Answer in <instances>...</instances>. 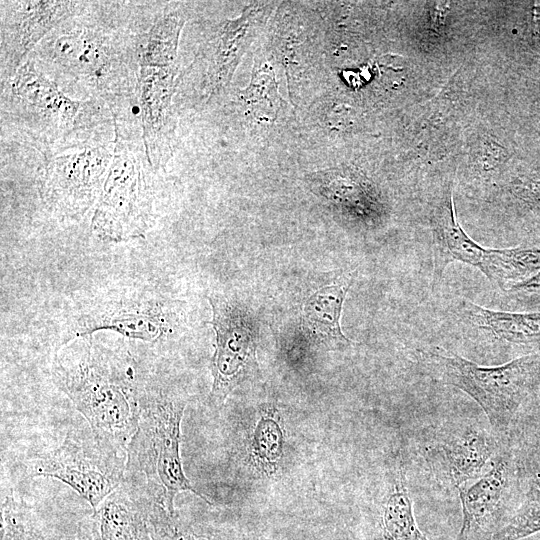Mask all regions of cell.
<instances>
[{
    "instance_id": "13",
    "label": "cell",
    "mask_w": 540,
    "mask_h": 540,
    "mask_svg": "<svg viewBox=\"0 0 540 540\" xmlns=\"http://www.w3.org/2000/svg\"><path fill=\"white\" fill-rule=\"evenodd\" d=\"M83 540H152L145 501L124 483L80 523Z\"/></svg>"
},
{
    "instance_id": "11",
    "label": "cell",
    "mask_w": 540,
    "mask_h": 540,
    "mask_svg": "<svg viewBox=\"0 0 540 540\" xmlns=\"http://www.w3.org/2000/svg\"><path fill=\"white\" fill-rule=\"evenodd\" d=\"M75 1H13L2 17L1 51L11 65L78 8Z\"/></svg>"
},
{
    "instance_id": "30",
    "label": "cell",
    "mask_w": 540,
    "mask_h": 540,
    "mask_svg": "<svg viewBox=\"0 0 540 540\" xmlns=\"http://www.w3.org/2000/svg\"><path fill=\"white\" fill-rule=\"evenodd\" d=\"M534 23L536 32L540 33V5H536L534 9Z\"/></svg>"
},
{
    "instance_id": "16",
    "label": "cell",
    "mask_w": 540,
    "mask_h": 540,
    "mask_svg": "<svg viewBox=\"0 0 540 540\" xmlns=\"http://www.w3.org/2000/svg\"><path fill=\"white\" fill-rule=\"evenodd\" d=\"M11 91L25 107L65 127L73 123L80 109V102L68 98L32 62L14 71Z\"/></svg>"
},
{
    "instance_id": "6",
    "label": "cell",
    "mask_w": 540,
    "mask_h": 540,
    "mask_svg": "<svg viewBox=\"0 0 540 540\" xmlns=\"http://www.w3.org/2000/svg\"><path fill=\"white\" fill-rule=\"evenodd\" d=\"M457 490L462 507V525L454 540H493L524 496L509 439L477 479Z\"/></svg>"
},
{
    "instance_id": "1",
    "label": "cell",
    "mask_w": 540,
    "mask_h": 540,
    "mask_svg": "<svg viewBox=\"0 0 540 540\" xmlns=\"http://www.w3.org/2000/svg\"><path fill=\"white\" fill-rule=\"evenodd\" d=\"M51 377L86 419L96 441L126 454L138 426L142 386L130 354L101 345L92 335L79 336L56 353Z\"/></svg>"
},
{
    "instance_id": "25",
    "label": "cell",
    "mask_w": 540,
    "mask_h": 540,
    "mask_svg": "<svg viewBox=\"0 0 540 540\" xmlns=\"http://www.w3.org/2000/svg\"><path fill=\"white\" fill-rule=\"evenodd\" d=\"M1 540H37L31 513L12 492L2 491Z\"/></svg>"
},
{
    "instance_id": "17",
    "label": "cell",
    "mask_w": 540,
    "mask_h": 540,
    "mask_svg": "<svg viewBox=\"0 0 540 540\" xmlns=\"http://www.w3.org/2000/svg\"><path fill=\"white\" fill-rule=\"evenodd\" d=\"M390 479L377 533L372 540H430L416 522L406 470L400 457L396 461Z\"/></svg>"
},
{
    "instance_id": "24",
    "label": "cell",
    "mask_w": 540,
    "mask_h": 540,
    "mask_svg": "<svg viewBox=\"0 0 540 540\" xmlns=\"http://www.w3.org/2000/svg\"><path fill=\"white\" fill-rule=\"evenodd\" d=\"M540 532V492L528 490L493 540H521Z\"/></svg>"
},
{
    "instance_id": "2",
    "label": "cell",
    "mask_w": 540,
    "mask_h": 540,
    "mask_svg": "<svg viewBox=\"0 0 540 540\" xmlns=\"http://www.w3.org/2000/svg\"><path fill=\"white\" fill-rule=\"evenodd\" d=\"M186 401L156 386H141L137 429L126 449L124 484L137 495L175 514L174 500L190 491L210 504L186 477L180 457Z\"/></svg>"
},
{
    "instance_id": "10",
    "label": "cell",
    "mask_w": 540,
    "mask_h": 540,
    "mask_svg": "<svg viewBox=\"0 0 540 540\" xmlns=\"http://www.w3.org/2000/svg\"><path fill=\"white\" fill-rule=\"evenodd\" d=\"M506 441L479 423L461 419L439 427L425 455L432 470L458 489L477 479Z\"/></svg>"
},
{
    "instance_id": "23",
    "label": "cell",
    "mask_w": 540,
    "mask_h": 540,
    "mask_svg": "<svg viewBox=\"0 0 540 540\" xmlns=\"http://www.w3.org/2000/svg\"><path fill=\"white\" fill-rule=\"evenodd\" d=\"M283 431L273 418L263 416L252 436L250 453L254 465L262 472H276L283 453Z\"/></svg>"
},
{
    "instance_id": "15",
    "label": "cell",
    "mask_w": 540,
    "mask_h": 540,
    "mask_svg": "<svg viewBox=\"0 0 540 540\" xmlns=\"http://www.w3.org/2000/svg\"><path fill=\"white\" fill-rule=\"evenodd\" d=\"M174 71L167 67H140V114L149 162L157 164L158 147L164 137L173 90Z\"/></svg>"
},
{
    "instance_id": "29",
    "label": "cell",
    "mask_w": 540,
    "mask_h": 540,
    "mask_svg": "<svg viewBox=\"0 0 540 540\" xmlns=\"http://www.w3.org/2000/svg\"><path fill=\"white\" fill-rule=\"evenodd\" d=\"M199 540H271L263 538H254V537H244V536H235V535H221L216 534L210 537H200Z\"/></svg>"
},
{
    "instance_id": "22",
    "label": "cell",
    "mask_w": 540,
    "mask_h": 540,
    "mask_svg": "<svg viewBox=\"0 0 540 540\" xmlns=\"http://www.w3.org/2000/svg\"><path fill=\"white\" fill-rule=\"evenodd\" d=\"M183 19L176 13L158 18L140 42L137 58L140 67L171 66L177 51Z\"/></svg>"
},
{
    "instance_id": "26",
    "label": "cell",
    "mask_w": 540,
    "mask_h": 540,
    "mask_svg": "<svg viewBox=\"0 0 540 540\" xmlns=\"http://www.w3.org/2000/svg\"><path fill=\"white\" fill-rule=\"evenodd\" d=\"M145 505L152 540H199L176 514L148 501H145Z\"/></svg>"
},
{
    "instance_id": "27",
    "label": "cell",
    "mask_w": 540,
    "mask_h": 540,
    "mask_svg": "<svg viewBox=\"0 0 540 540\" xmlns=\"http://www.w3.org/2000/svg\"><path fill=\"white\" fill-rule=\"evenodd\" d=\"M244 99L250 103H264L270 107H278L281 97L278 92L277 83L272 68L263 65L255 71L250 85L243 92Z\"/></svg>"
},
{
    "instance_id": "5",
    "label": "cell",
    "mask_w": 540,
    "mask_h": 540,
    "mask_svg": "<svg viewBox=\"0 0 540 540\" xmlns=\"http://www.w3.org/2000/svg\"><path fill=\"white\" fill-rule=\"evenodd\" d=\"M126 454L98 443L92 433H70L56 449L35 458L31 477L62 481L95 510L125 479Z\"/></svg>"
},
{
    "instance_id": "3",
    "label": "cell",
    "mask_w": 540,
    "mask_h": 540,
    "mask_svg": "<svg viewBox=\"0 0 540 540\" xmlns=\"http://www.w3.org/2000/svg\"><path fill=\"white\" fill-rule=\"evenodd\" d=\"M420 354L437 380L465 392L481 407L490 429L503 441L522 410L540 393V352L496 366H481L439 347Z\"/></svg>"
},
{
    "instance_id": "28",
    "label": "cell",
    "mask_w": 540,
    "mask_h": 540,
    "mask_svg": "<svg viewBox=\"0 0 540 540\" xmlns=\"http://www.w3.org/2000/svg\"><path fill=\"white\" fill-rule=\"evenodd\" d=\"M503 292L522 306L521 311H540V272L509 286Z\"/></svg>"
},
{
    "instance_id": "20",
    "label": "cell",
    "mask_w": 540,
    "mask_h": 540,
    "mask_svg": "<svg viewBox=\"0 0 540 540\" xmlns=\"http://www.w3.org/2000/svg\"><path fill=\"white\" fill-rule=\"evenodd\" d=\"M54 61L76 76L100 75L108 64V48L92 32L71 31L59 36L52 49Z\"/></svg>"
},
{
    "instance_id": "12",
    "label": "cell",
    "mask_w": 540,
    "mask_h": 540,
    "mask_svg": "<svg viewBox=\"0 0 540 540\" xmlns=\"http://www.w3.org/2000/svg\"><path fill=\"white\" fill-rule=\"evenodd\" d=\"M451 186L436 200L430 214L433 253V287L440 284L446 268L455 262L483 271L488 248L475 242L456 218Z\"/></svg>"
},
{
    "instance_id": "21",
    "label": "cell",
    "mask_w": 540,
    "mask_h": 540,
    "mask_svg": "<svg viewBox=\"0 0 540 540\" xmlns=\"http://www.w3.org/2000/svg\"><path fill=\"white\" fill-rule=\"evenodd\" d=\"M540 272V240L509 248H488L482 273L502 288Z\"/></svg>"
},
{
    "instance_id": "18",
    "label": "cell",
    "mask_w": 540,
    "mask_h": 540,
    "mask_svg": "<svg viewBox=\"0 0 540 540\" xmlns=\"http://www.w3.org/2000/svg\"><path fill=\"white\" fill-rule=\"evenodd\" d=\"M353 279V275L349 273L335 284L322 287L305 302L304 322L317 338L338 346L352 344L341 330L340 318Z\"/></svg>"
},
{
    "instance_id": "4",
    "label": "cell",
    "mask_w": 540,
    "mask_h": 540,
    "mask_svg": "<svg viewBox=\"0 0 540 540\" xmlns=\"http://www.w3.org/2000/svg\"><path fill=\"white\" fill-rule=\"evenodd\" d=\"M184 323V302L180 300L148 289H114L79 309L69 340L108 330L130 339L156 342L172 336Z\"/></svg>"
},
{
    "instance_id": "19",
    "label": "cell",
    "mask_w": 540,
    "mask_h": 540,
    "mask_svg": "<svg viewBox=\"0 0 540 540\" xmlns=\"http://www.w3.org/2000/svg\"><path fill=\"white\" fill-rule=\"evenodd\" d=\"M524 487L540 492V393L522 410L509 435Z\"/></svg>"
},
{
    "instance_id": "14",
    "label": "cell",
    "mask_w": 540,
    "mask_h": 540,
    "mask_svg": "<svg viewBox=\"0 0 540 540\" xmlns=\"http://www.w3.org/2000/svg\"><path fill=\"white\" fill-rule=\"evenodd\" d=\"M459 320L488 338L540 352V311H496L465 298L455 302Z\"/></svg>"
},
{
    "instance_id": "8",
    "label": "cell",
    "mask_w": 540,
    "mask_h": 540,
    "mask_svg": "<svg viewBox=\"0 0 540 540\" xmlns=\"http://www.w3.org/2000/svg\"><path fill=\"white\" fill-rule=\"evenodd\" d=\"M208 300L216 334L208 401L210 406L220 408L229 394L257 369V332L252 319L236 303L219 295Z\"/></svg>"
},
{
    "instance_id": "7",
    "label": "cell",
    "mask_w": 540,
    "mask_h": 540,
    "mask_svg": "<svg viewBox=\"0 0 540 540\" xmlns=\"http://www.w3.org/2000/svg\"><path fill=\"white\" fill-rule=\"evenodd\" d=\"M151 194L136 159L117 142L91 222L92 233L104 242L144 238L149 226Z\"/></svg>"
},
{
    "instance_id": "9",
    "label": "cell",
    "mask_w": 540,
    "mask_h": 540,
    "mask_svg": "<svg viewBox=\"0 0 540 540\" xmlns=\"http://www.w3.org/2000/svg\"><path fill=\"white\" fill-rule=\"evenodd\" d=\"M112 158L107 148L95 147L51 160L39 182L46 206L68 218L83 215L100 197Z\"/></svg>"
}]
</instances>
